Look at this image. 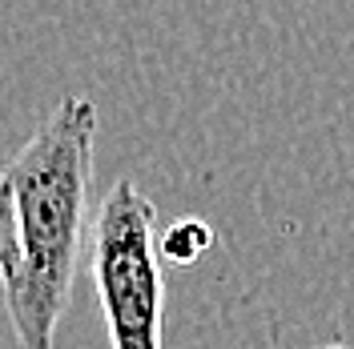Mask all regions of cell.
I'll return each instance as SVG.
<instances>
[{
  "label": "cell",
  "instance_id": "1",
  "mask_svg": "<svg viewBox=\"0 0 354 349\" xmlns=\"http://www.w3.org/2000/svg\"><path fill=\"white\" fill-rule=\"evenodd\" d=\"M97 129V105L85 92H65L0 173L17 237V269L0 281L21 349H57V329L73 301L88 241Z\"/></svg>",
  "mask_w": 354,
  "mask_h": 349
},
{
  "label": "cell",
  "instance_id": "2",
  "mask_svg": "<svg viewBox=\"0 0 354 349\" xmlns=\"http://www.w3.org/2000/svg\"><path fill=\"white\" fill-rule=\"evenodd\" d=\"M88 273L109 349H161L165 269L157 257V205L129 177L113 181L88 225Z\"/></svg>",
  "mask_w": 354,
  "mask_h": 349
},
{
  "label": "cell",
  "instance_id": "3",
  "mask_svg": "<svg viewBox=\"0 0 354 349\" xmlns=\"http://www.w3.org/2000/svg\"><path fill=\"white\" fill-rule=\"evenodd\" d=\"M214 229H209V221L201 217H177L174 225H165L161 233H157V257L169 265H194L201 261L209 249H214Z\"/></svg>",
  "mask_w": 354,
  "mask_h": 349
},
{
  "label": "cell",
  "instance_id": "4",
  "mask_svg": "<svg viewBox=\"0 0 354 349\" xmlns=\"http://www.w3.org/2000/svg\"><path fill=\"white\" fill-rule=\"evenodd\" d=\"M17 269V237H12V201L0 181V277H8Z\"/></svg>",
  "mask_w": 354,
  "mask_h": 349
},
{
  "label": "cell",
  "instance_id": "5",
  "mask_svg": "<svg viewBox=\"0 0 354 349\" xmlns=\"http://www.w3.org/2000/svg\"><path fill=\"white\" fill-rule=\"evenodd\" d=\"M318 349H346V341H330V346H318Z\"/></svg>",
  "mask_w": 354,
  "mask_h": 349
}]
</instances>
